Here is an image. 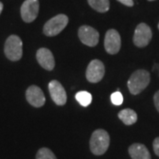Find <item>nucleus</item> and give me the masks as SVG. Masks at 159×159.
Instances as JSON below:
<instances>
[{
  "label": "nucleus",
  "instance_id": "obj_1",
  "mask_svg": "<svg viewBox=\"0 0 159 159\" xmlns=\"http://www.w3.org/2000/svg\"><path fill=\"white\" fill-rule=\"evenodd\" d=\"M150 75L146 70H137L130 76L127 86L132 95H138L149 84Z\"/></svg>",
  "mask_w": 159,
  "mask_h": 159
},
{
  "label": "nucleus",
  "instance_id": "obj_2",
  "mask_svg": "<svg viewBox=\"0 0 159 159\" xmlns=\"http://www.w3.org/2000/svg\"><path fill=\"white\" fill-rule=\"evenodd\" d=\"M90 150L92 153L97 156H101L104 154L110 145V135L105 130L97 129L91 135Z\"/></svg>",
  "mask_w": 159,
  "mask_h": 159
},
{
  "label": "nucleus",
  "instance_id": "obj_3",
  "mask_svg": "<svg viewBox=\"0 0 159 159\" xmlns=\"http://www.w3.org/2000/svg\"><path fill=\"white\" fill-rule=\"evenodd\" d=\"M5 54L8 59L18 61L22 57V41L15 34L10 35L5 43Z\"/></svg>",
  "mask_w": 159,
  "mask_h": 159
},
{
  "label": "nucleus",
  "instance_id": "obj_4",
  "mask_svg": "<svg viewBox=\"0 0 159 159\" xmlns=\"http://www.w3.org/2000/svg\"><path fill=\"white\" fill-rule=\"evenodd\" d=\"M68 24V17L65 14H58L51 18L43 27V34L47 36H55L58 34Z\"/></svg>",
  "mask_w": 159,
  "mask_h": 159
},
{
  "label": "nucleus",
  "instance_id": "obj_5",
  "mask_svg": "<svg viewBox=\"0 0 159 159\" xmlns=\"http://www.w3.org/2000/svg\"><path fill=\"white\" fill-rule=\"evenodd\" d=\"M152 38V31L145 23H140L135 29L134 34V43L140 48H143L149 43Z\"/></svg>",
  "mask_w": 159,
  "mask_h": 159
},
{
  "label": "nucleus",
  "instance_id": "obj_6",
  "mask_svg": "<svg viewBox=\"0 0 159 159\" xmlns=\"http://www.w3.org/2000/svg\"><path fill=\"white\" fill-rule=\"evenodd\" d=\"M105 68L103 63L101 60L94 59L88 66L86 71V78L89 82L97 83L103 78Z\"/></svg>",
  "mask_w": 159,
  "mask_h": 159
},
{
  "label": "nucleus",
  "instance_id": "obj_7",
  "mask_svg": "<svg viewBox=\"0 0 159 159\" xmlns=\"http://www.w3.org/2000/svg\"><path fill=\"white\" fill-rule=\"evenodd\" d=\"M121 47V38L115 29H109L104 36V48L109 54H117Z\"/></svg>",
  "mask_w": 159,
  "mask_h": 159
},
{
  "label": "nucleus",
  "instance_id": "obj_8",
  "mask_svg": "<svg viewBox=\"0 0 159 159\" xmlns=\"http://www.w3.org/2000/svg\"><path fill=\"white\" fill-rule=\"evenodd\" d=\"M39 12L38 0H26L20 8V14L22 20L27 23L34 21Z\"/></svg>",
  "mask_w": 159,
  "mask_h": 159
},
{
  "label": "nucleus",
  "instance_id": "obj_9",
  "mask_svg": "<svg viewBox=\"0 0 159 159\" xmlns=\"http://www.w3.org/2000/svg\"><path fill=\"white\" fill-rule=\"evenodd\" d=\"M80 40L87 46L94 47L99 42V34L97 29L90 26H81L78 31Z\"/></svg>",
  "mask_w": 159,
  "mask_h": 159
},
{
  "label": "nucleus",
  "instance_id": "obj_10",
  "mask_svg": "<svg viewBox=\"0 0 159 159\" xmlns=\"http://www.w3.org/2000/svg\"><path fill=\"white\" fill-rule=\"evenodd\" d=\"M48 88H49V91H50L51 99L53 100V102L57 105H60V106L65 105L67 100V97H66V90L61 85V83L56 80H54L49 83Z\"/></svg>",
  "mask_w": 159,
  "mask_h": 159
},
{
  "label": "nucleus",
  "instance_id": "obj_11",
  "mask_svg": "<svg viewBox=\"0 0 159 159\" xmlns=\"http://www.w3.org/2000/svg\"><path fill=\"white\" fill-rule=\"evenodd\" d=\"M26 98L32 106L36 108L42 107L45 103V97L43 92L38 86H30L26 91Z\"/></svg>",
  "mask_w": 159,
  "mask_h": 159
},
{
  "label": "nucleus",
  "instance_id": "obj_12",
  "mask_svg": "<svg viewBox=\"0 0 159 159\" xmlns=\"http://www.w3.org/2000/svg\"><path fill=\"white\" fill-rule=\"evenodd\" d=\"M36 59L39 63V65L48 71L53 70L55 66V59L53 57V54L49 49L41 48L36 52Z\"/></svg>",
  "mask_w": 159,
  "mask_h": 159
},
{
  "label": "nucleus",
  "instance_id": "obj_13",
  "mask_svg": "<svg viewBox=\"0 0 159 159\" xmlns=\"http://www.w3.org/2000/svg\"><path fill=\"white\" fill-rule=\"evenodd\" d=\"M129 155L132 159H151V156L145 145L134 143L129 147Z\"/></svg>",
  "mask_w": 159,
  "mask_h": 159
},
{
  "label": "nucleus",
  "instance_id": "obj_14",
  "mask_svg": "<svg viewBox=\"0 0 159 159\" xmlns=\"http://www.w3.org/2000/svg\"><path fill=\"white\" fill-rule=\"evenodd\" d=\"M119 118L125 125H130L137 121V114L132 109H124L119 111Z\"/></svg>",
  "mask_w": 159,
  "mask_h": 159
},
{
  "label": "nucleus",
  "instance_id": "obj_15",
  "mask_svg": "<svg viewBox=\"0 0 159 159\" xmlns=\"http://www.w3.org/2000/svg\"><path fill=\"white\" fill-rule=\"evenodd\" d=\"M89 5L99 12H106L110 9L109 0H88Z\"/></svg>",
  "mask_w": 159,
  "mask_h": 159
},
{
  "label": "nucleus",
  "instance_id": "obj_16",
  "mask_svg": "<svg viewBox=\"0 0 159 159\" xmlns=\"http://www.w3.org/2000/svg\"><path fill=\"white\" fill-rule=\"evenodd\" d=\"M75 98L80 102V104L84 107L89 106L92 102V96L88 91H79L78 93H76Z\"/></svg>",
  "mask_w": 159,
  "mask_h": 159
},
{
  "label": "nucleus",
  "instance_id": "obj_17",
  "mask_svg": "<svg viewBox=\"0 0 159 159\" xmlns=\"http://www.w3.org/2000/svg\"><path fill=\"white\" fill-rule=\"evenodd\" d=\"M36 159H57V157L50 148H42L36 154Z\"/></svg>",
  "mask_w": 159,
  "mask_h": 159
},
{
  "label": "nucleus",
  "instance_id": "obj_18",
  "mask_svg": "<svg viewBox=\"0 0 159 159\" xmlns=\"http://www.w3.org/2000/svg\"><path fill=\"white\" fill-rule=\"evenodd\" d=\"M111 100L112 103L115 104V105H121L124 99H123L122 94H121L119 91H116V92H114V93L111 94Z\"/></svg>",
  "mask_w": 159,
  "mask_h": 159
},
{
  "label": "nucleus",
  "instance_id": "obj_19",
  "mask_svg": "<svg viewBox=\"0 0 159 159\" xmlns=\"http://www.w3.org/2000/svg\"><path fill=\"white\" fill-rule=\"evenodd\" d=\"M153 149L157 156L159 157V137L156 138L153 142Z\"/></svg>",
  "mask_w": 159,
  "mask_h": 159
},
{
  "label": "nucleus",
  "instance_id": "obj_20",
  "mask_svg": "<svg viewBox=\"0 0 159 159\" xmlns=\"http://www.w3.org/2000/svg\"><path fill=\"white\" fill-rule=\"evenodd\" d=\"M154 102L157 110L159 111V90L154 95Z\"/></svg>",
  "mask_w": 159,
  "mask_h": 159
},
{
  "label": "nucleus",
  "instance_id": "obj_21",
  "mask_svg": "<svg viewBox=\"0 0 159 159\" xmlns=\"http://www.w3.org/2000/svg\"><path fill=\"white\" fill-rule=\"evenodd\" d=\"M121 4L125 5L126 6H134V1L133 0H118Z\"/></svg>",
  "mask_w": 159,
  "mask_h": 159
},
{
  "label": "nucleus",
  "instance_id": "obj_22",
  "mask_svg": "<svg viewBox=\"0 0 159 159\" xmlns=\"http://www.w3.org/2000/svg\"><path fill=\"white\" fill-rule=\"evenodd\" d=\"M3 7H4V6H3V4L0 2V13L2 12V10H3Z\"/></svg>",
  "mask_w": 159,
  "mask_h": 159
},
{
  "label": "nucleus",
  "instance_id": "obj_23",
  "mask_svg": "<svg viewBox=\"0 0 159 159\" xmlns=\"http://www.w3.org/2000/svg\"><path fill=\"white\" fill-rule=\"evenodd\" d=\"M148 1H154V0H148Z\"/></svg>",
  "mask_w": 159,
  "mask_h": 159
},
{
  "label": "nucleus",
  "instance_id": "obj_24",
  "mask_svg": "<svg viewBox=\"0 0 159 159\" xmlns=\"http://www.w3.org/2000/svg\"><path fill=\"white\" fill-rule=\"evenodd\" d=\"M158 29H159V23H158Z\"/></svg>",
  "mask_w": 159,
  "mask_h": 159
}]
</instances>
